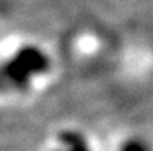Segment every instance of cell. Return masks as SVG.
Returning <instances> with one entry per match:
<instances>
[{"mask_svg": "<svg viewBox=\"0 0 153 151\" xmlns=\"http://www.w3.org/2000/svg\"><path fill=\"white\" fill-rule=\"evenodd\" d=\"M120 151H150V150H149L147 145L143 144V142H138V141H129V142H126V144L122 147V150Z\"/></svg>", "mask_w": 153, "mask_h": 151, "instance_id": "cell-3", "label": "cell"}, {"mask_svg": "<svg viewBox=\"0 0 153 151\" xmlns=\"http://www.w3.org/2000/svg\"><path fill=\"white\" fill-rule=\"evenodd\" d=\"M58 138H59V141L62 144H65V145L70 147L68 151H89L85 139H83V136L80 133H77V132H68V130H65V132H61L58 135Z\"/></svg>", "mask_w": 153, "mask_h": 151, "instance_id": "cell-2", "label": "cell"}, {"mask_svg": "<svg viewBox=\"0 0 153 151\" xmlns=\"http://www.w3.org/2000/svg\"><path fill=\"white\" fill-rule=\"evenodd\" d=\"M28 74H36V73H42L45 70H48L49 67V61L48 58L36 48H24L21 49L16 56L13 58Z\"/></svg>", "mask_w": 153, "mask_h": 151, "instance_id": "cell-1", "label": "cell"}]
</instances>
